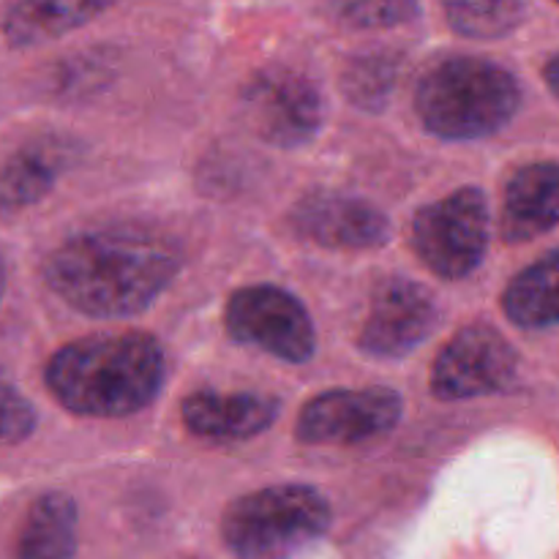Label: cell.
<instances>
[{
    "instance_id": "7402d4cb",
    "label": "cell",
    "mask_w": 559,
    "mask_h": 559,
    "mask_svg": "<svg viewBox=\"0 0 559 559\" xmlns=\"http://www.w3.org/2000/svg\"><path fill=\"white\" fill-rule=\"evenodd\" d=\"M544 76H546V85H549V91L559 98V55H555V58L546 63Z\"/></svg>"
},
{
    "instance_id": "3957f363",
    "label": "cell",
    "mask_w": 559,
    "mask_h": 559,
    "mask_svg": "<svg viewBox=\"0 0 559 559\" xmlns=\"http://www.w3.org/2000/svg\"><path fill=\"white\" fill-rule=\"evenodd\" d=\"M522 87L516 76L486 58H448L431 66L415 93V109L442 140H484L516 118Z\"/></svg>"
},
{
    "instance_id": "5bb4252c",
    "label": "cell",
    "mask_w": 559,
    "mask_h": 559,
    "mask_svg": "<svg viewBox=\"0 0 559 559\" xmlns=\"http://www.w3.org/2000/svg\"><path fill=\"white\" fill-rule=\"evenodd\" d=\"M559 224V164L535 162L511 175L500 229L508 243L535 240Z\"/></svg>"
},
{
    "instance_id": "7c38bea8",
    "label": "cell",
    "mask_w": 559,
    "mask_h": 559,
    "mask_svg": "<svg viewBox=\"0 0 559 559\" xmlns=\"http://www.w3.org/2000/svg\"><path fill=\"white\" fill-rule=\"evenodd\" d=\"M278 402L265 393L197 391L180 407L186 429L216 442H240L262 435L276 420Z\"/></svg>"
},
{
    "instance_id": "9a60e30c",
    "label": "cell",
    "mask_w": 559,
    "mask_h": 559,
    "mask_svg": "<svg viewBox=\"0 0 559 559\" xmlns=\"http://www.w3.org/2000/svg\"><path fill=\"white\" fill-rule=\"evenodd\" d=\"M115 3L118 0H14L3 11L0 33L9 47H38L80 31Z\"/></svg>"
},
{
    "instance_id": "5b68a950",
    "label": "cell",
    "mask_w": 559,
    "mask_h": 559,
    "mask_svg": "<svg viewBox=\"0 0 559 559\" xmlns=\"http://www.w3.org/2000/svg\"><path fill=\"white\" fill-rule=\"evenodd\" d=\"M418 260L445 282L467 278L484 262L489 246V202L475 186L453 191L420 207L413 222Z\"/></svg>"
},
{
    "instance_id": "44dd1931",
    "label": "cell",
    "mask_w": 559,
    "mask_h": 559,
    "mask_svg": "<svg viewBox=\"0 0 559 559\" xmlns=\"http://www.w3.org/2000/svg\"><path fill=\"white\" fill-rule=\"evenodd\" d=\"M38 415L0 369V445H20L36 431Z\"/></svg>"
},
{
    "instance_id": "52a82bcc",
    "label": "cell",
    "mask_w": 559,
    "mask_h": 559,
    "mask_svg": "<svg viewBox=\"0 0 559 559\" xmlns=\"http://www.w3.org/2000/svg\"><path fill=\"white\" fill-rule=\"evenodd\" d=\"M519 355L500 331L486 322L462 328L437 355L431 393L442 402L508 391L516 382Z\"/></svg>"
},
{
    "instance_id": "8992f818",
    "label": "cell",
    "mask_w": 559,
    "mask_h": 559,
    "mask_svg": "<svg viewBox=\"0 0 559 559\" xmlns=\"http://www.w3.org/2000/svg\"><path fill=\"white\" fill-rule=\"evenodd\" d=\"M224 325L233 342L265 349L289 364H306L317 349V331L306 306L273 284H254L229 295Z\"/></svg>"
},
{
    "instance_id": "7a4b0ae2",
    "label": "cell",
    "mask_w": 559,
    "mask_h": 559,
    "mask_svg": "<svg viewBox=\"0 0 559 559\" xmlns=\"http://www.w3.org/2000/svg\"><path fill=\"white\" fill-rule=\"evenodd\" d=\"M167 377L162 344L147 333H102L49 358L44 382L60 407L85 418H126L158 396Z\"/></svg>"
},
{
    "instance_id": "ffe728a7",
    "label": "cell",
    "mask_w": 559,
    "mask_h": 559,
    "mask_svg": "<svg viewBox=\"0 0 559 559\" xmlns=\"http://www.w3.org/2000/svg\"><path fill=\"white\" fill-rule=\"evenodd\" d=\"M331 14L355 31H385L420 16V0H328Z\"/></svg>"
},
{
    "instance_id": "9c48e42d",
    "label": "cell",
    "mask_w": 559,
    "mask_h": 559,
    "mask_svg": "<svg viewBox=\"0 0 559 559\" xmlns=\"http://www.w3.org/2000/svg\"><path fill=\"white\" fill-rule=\"evenodd\" d=\"M402 409V396L391 388L328 391L300 409L295 437L304 445H358L391 431Z\"/></svg>"
},
{
    "instance_id": "cb8c5ba5",
    "label": "cell",
    "mask_w": 559,
    "mask_h": 559,
    "mask_svg": "<svg viewBox=\"0 0 559 559\" xmlns=\"http://www.w3.org/2000/svg\"><path fill=\"white\" fill-rule=\"evenodd\" d=\"M555 3H559V0H555Z\"/></svg>"
},
{
    "instance_id": "8fae6325",
    "label": "cell",
    "mask_w": 559,
    "mask_h": 559,
    "mask_svg": "<svg viewBox=\"0 0 559 559\" xmlns=\"http://www.w3.org/2000/svg\"><path fill=\"white\" fill-rule=\"evenodd\" d=\"M300 238L338 251L380 249L391 238V222L380 207L349 194H309L289 211Z\"/></svg>"
},
{
    "instance_id": "2e32d148",
    "label": "cell",
    "mask_w": 559,
    "mask_h": 559,
    "mask_svg": "<svg viewBox=\"0 0 559 559\" xmlns=\"http://www.w3.org/2000/svg\"><path fill=\"white\" fill-rule=\"evenodd\" d=\"M76 524V502L63 491H47L22 519L14 559H74Z\"/></svg>"
},
{
    "instance_id": "d6986e66",
    "label": "cell",
    "mask_w": 559,
    "mask_h": 559,
    "mask_svg": "<svg viewBox=\"0 0 559 559\" xmlns=\"http://www.w3.org/2000/svg\"><path fill=\"white\" fill-rule=\"evenodd\" d=\"M399 76V60L388 52H371L360 55L347 66L342 76V91L355 107L360 109H377L385 107L391 98L393 85Z\"/></svg>"
},
{
    "instance_id": "6da1fadb",
    "label": "cell",
    "mask_w": 559,
    "mask_h": 559,
    "mask_svg": "<svg viewBox=\"0 0 559 559\" xmlns=\"http://www.w3.org/2000/svg\"><path fill=\"white\" fill-rule=\"evenodd\" d=\"M167 240L136 229H98L63 240L44 262V282L63 304L98 320L145 311L178 273Z\"/></svg>"
},
{
    "instance_id": "603a6c76",
    "label": "cell",
    "mask_w": 559,
    "mask_h": 559,
    "mask_svg": "<svg viewBox=\"0 0 559 559\" xmlns=\"http://www.w3.org/2000/svg\"><path fill=\"white\" fill-rule=\"evenodd\" d=\"M3 293H5V267H3V260H0V300H3Z\"/></svg>"
},
{
    "instance_id": "ba28073f",
    "label": "cell",
    "mask_w": 559,
    "mask_h": 559,
    "mask_svg": "<svg viewBox=\"0 0 559 559\" xmlns=\"http://www.w3.org/2000/svg\"><path fill=\"white\" fill-rule=\"evenodd\" d=\"M243 107L257 134L276 147L306 145L322 126V98L314 82L282 66L251 76Z\"/></svg>"
},
{
    "instance_id": "e0dca14e",
    "label": "cell",
    "mask_w": 559,
    "mask_h": 559,
    "mask_svg": "<svg viewBox=\"0 0 559 559\" xmlns=\"http://www.w3.org/2000/svg\"><path fill=\"white\" fill-rule=\"evenodd\" d=\"M502 309L519 328L559 325V249L519 273L502 293Z\"/></svg>"
},
{
    "instance_id": "277c9868",
    "label": "cell",
    "mask_w": 559,
    "mask_h": 559,
    "mask_svg": "<svg viewBox=\"0 0 559 559\" xmlns=\"http://www.w3.org/2000/svg\"><path fill=\"white\" fill-rule=\"evenodd\" d=\"M331 527V506L304 484L267 486L229 502L222 540L235 559H293Z\"/></svg>"
},
{
    "instance_id": "4fadbf2b",
    "label": "cell",
    "mask_w": 559,
    "mask_h": 559,
    "mask_svg": "<svg viewBox=\"0 0 559 559\" xmlns=\"http://www.w3.org/2000/svg\"><path fill=\"white\" fill-rule=\"evenodd\" d=\"M74 156L76 145L60 134L36 136L16 147L0 164V213H20L41 202L74 164Z\"/></svg>"
},
{
    "instance_id": "30bf717a",
    "label": "cell",
    "mask_w": 559,
    "mask_h": 559,
    "mask_svg": "<svg viewBox=\"0 0 559 559\" xmlns=\"http://www.w3.org/2000/svg\"><path fill=\"white\" fill-rule=\"evenodd\" d=\"M435 295L409 278H391L377 289L358 344L371 358H404L437 328Z\"/></svg>"
},
{
    "instance_id": "ac0fdd59",
    "label": "cell",
    "mask_w": 559,
    "mask_h": 559,
    "mask_svg": "<svg viewBox=\"0 0 559 559\" xmlns=\"http://www.w3.org/2000/svg\"><path fill=\"white\" fill-rule=\"evenodd\" d=\"M448 25L467 38H502L516 31L527 14L524 0H440Z\"/></svg>"
}]
</instances>
